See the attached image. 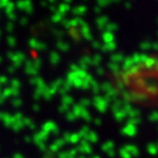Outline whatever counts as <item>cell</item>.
<instances>
[{
  "mask_svg": "<svg viewBox=\"0 0 158 158\" xmlns=\"http://www.w3.org/2000/svg\"><path fill=\"white\" fill-rule=\"evenodd\" d=\"M20 24L22 25V26H26V25L28 24V19H27V17H23V18H21V20H20Z\"/></svg>",
  "mask_w": 158,
  "mask_h": 158,
  "instance_id": "d6986e66",
  "label": "cell"
},
{
  "mask_svg": "<svg viewBox=\"0 0 158 158\" xmlns=\"http://www.w3.org/2000/svg\"><path fill=\"white\" fill-rule=\"evenodd\" d=\"M11 104L15 108H19V107H21L23 105V101H22V99H20V98H14V99L11 100Z\"/></svg>",
  "mask_w": 158,
  "mask_h": 158,
  "instance_id": "52a82bcc",
  "label": "cell"
},
{
  "mask_svg": "<svg viewBox=\"0 0 158 158\" xmlns=\"http://www.w3.org/2000/svg\"><path fill=\"white\" fill-rule=\"evenodd\" d=\"M9 2L10 1H7V0H0V9H5L9 4Z\"/></svg>",
  "mask_w": 158,
  "mask_h": 158,
  "instance_id": "5bb4252c",
  "label": "cell"
},
{
  "mask_svg": "<svg viewBox=\"0 0 158 158\" xmlns=\"http://www.w3.org/2000/svg\"><path fill=\"white\" fill-rule=\"evenodd\" d=\"M15 3L14 2H9V4L7 5V7L4 9L6 15H9V14H12V12H15Z\"/></svg>",
  "mask_w": 158,
  "mask_h": 158,
  "instance_id": "8992f818",
  "label": "cell"
},
{
  "mask_svg": "<svg viewBox=\"0 0 158 158\" xmlns=\"http://www.w3.org/2000/svg\"><path fill=\"white\" fill-rule=\"evenodd\" d=\"M11 90H12V97L19 98V96H20V89H18V88H11Z\"/></svg>",
  "mask_w": 158,
  "mask_h": 158,
  "instance_id": "ac0fdd59",
  "label": "cell"
},
{
  "mask_svg": "<svg viewBox=\"0 0 158 158\" xmlns=\"http://www.w3.org/2000/svg\"><path fill=\"white\" fill-rule=\"evenodd\" d=\"M24 140H25V142H26V143H27V142L29 143V142L31 141V138L30 137H27V135H26V137L24 138Z\"/></svg>",
  "mask_w": 158,
  "mask_h": 158,
  "instance_id": "603a6c76",
  "label": "cell"
},
{
  "mask_svg": "<svg viewBox=\"0 0 158 158\" xmlns=\"http://www.w3.org/2000/svg\"><path fill=\"white\" fill-rule=\"evenodd\" d=\"M38 44H39V42L35 38H31L29 40V46L31 47V48L37 49V47H38Z\"/></svg>",
  "mask_w": 158,
  "mask_h": 158,
  "instance_id": "7c38bea8",
  "label": "cell"
},
{
  "mask_svg": "<svg viewBox=\"0 0 158 158\" xmlns=\"http://www.w3.org/2000/svg\"><path fill=\"white\" fill-rule=\"evenodd\" d=\"M2 96L4 99H7L9 97H12V90L11 87H6L2 90Z\"/></svg>",
  "mask_w": 158,
  "mask_h": 158,
  "instance_id": "9c48e42d",
  "label": "cell"
},
{
  "mask_svg": "<svg viewBox=\"0 0 158 158\" xmlns=\"http://www.w3.org/2000/svg\"><path fill=\"white\" fill-rule=\"evenodd\" d=\"M24 127H25V125H24V123H23V120H21V121H17V122H15V124L11 126V129L15 132H19V131H21Z\"/></svg>",
  "mask_w": 158,
  "mask_h": 158,
  "instance_id": "5b68a950",
  "label": "cell"
},
{
  "mask_svg": "<svg viewBox=\"0 0 158 158\" xmlns=\"http://www.w3.org/2000/svg\"><path fill=\"white\" fill-rule=\"evenodd\" d=\"M0 88H1V85H0Z\"/></svg>",
  "mask_w": 158,
  "mask_h": 158,
  "instance_id": "4316f807",
  "label": "cell"
},
{
  "mask_svg": "<svg viewBox=\"0 0 158 158\" xmlns=\"http://www.w3.org/2000/svg\"><path fill=\"white\" fill-rule=\"evenodd\" d=\"M7 18H8L9 22H12V23H14V21L17 20V15H15V12H12V14L7 15Z\"/></svg>",
  "mask_w": 158,
  "mask_h": 158,
  "instance_id": "e0dca14e",
  "label": "cell"
},
{
  "mask_svg": "<svg viewBox=\"0 0 158 158\" xmlns=\"http://www.w3.org/2000/svg\"><path fill=\"white\" fill-rule=\"evenodd\" d=\"M10 87L11 88H18V89H20L21 87V81L19 80L17 78H14L10 80Z\"/></svg>",
  "mask_w": 158,
  "mask_h": 158,
  "instance_id": "ba28073f",
  "label": "cell"
},
{
  "mask_svg": "<svg viewBox=\"0 0 158 158\" xmlns=\"http://www.w3.org/2000/svg\"><path fill=\"white\" fill-rule=\"evenodd\" d=\"M12 158H25V157H24L23 155H22L21 153H15V155H14V157H12Z\"/></svg>",
  "mask_w": 158,
  "mask_h": 158,
  "instance_id": "44dd1931",
  "label": "cell"
},
{
  "mask_svg": "<svg viewBox=\"0 0 158 158\" xmlns=\"http://www.w3.org/2000/svg\"><path fill=\"white\" fill-rule=\"evenodd\" d=\"M2 61H3V59H2V56H0V63H2Z\"/></svg>",
  "mask_w": 158,
  "mask_h": 158,
  "instance_id": "d4e9b609",
  "label": "cell"
},
{
  "mask_svg": "<svg viewBox=\"0 0 158 158\" xmlns=\"http://www.w3.org/2000/svg\"><path fill=\"white\" fill-rule=\"evenodd\" d=\"M14 116H15V120H17V121H21V120L24 119L23 113H21V112H17Z\"/></svg>",
  "mask_w": 158,
  "mask_h": 158,
  "instance_id": "9a60e30c",
  "label": "cell"
},
{
  "mask_svg": "<svg viewBox=\"0 0 158 158\" xmlns=\"http://www.w3.org/2000/svg\"><path fill=\"white\" fill-rule=\"evenodd\" d=\"M33 109H34V110H36V111H37V110L39 109V108H38V105H34V106H33Z\"/></svg>",
  "mask_w": 158,
  "mask_h": 158,
  "instance_id": "cb8c5ba5",
  "label": "cell"
},
{
  "mask_svg": "<svg viewBox=\"0 0 158 158\" xmlns=\"http://www.w3.org/2000/svg\"><path fill=\"white\" fill-rule=\"evenodd\" d=\"M4 115H5V112L0 111V121H2V120H3V118H4Z\"/></svg>",
  "mask_w": 158,
  "mask_h": 158,
  "instance_id": "7402d4cb",
  "label": "cell"
},
{
  "mask_svg": "<svg viewBox=\"0 0 158 158\" xmlns=\"http://www.w3.org/2000/svg\"><path fill=\"white\" fill-rule=\"evenodd\" d=\"M6 41H7V44L10 47H15V44H17V39L15 38L14 36H8L7 38H6Z\"/></svg>",
  "mask_w": 158,
  "mask_h": 158,
  "instance_id": "8fae6325",
  "label": "cell"
},
{
  "mask_svg": "<svg viewBox=\"0 0 158 158\" xmlns=\"http://www.w3.org/2000/svg\"><path fill=\"white\" fill-rule=\"evenodd\" d=\"M8 82V79H7V77L6 76H3V75H1L0 76V85H4V84H6Z\"/></svg>",
  "mask_w": 158,
  "mask_h": 158,
  "instance_id": "2e32d148",
  "label": "cell"
},
{
  "mask_svg": "<svg viewBox=\"0 0 158 158\" xmlns=\"http://www.w3.org/2000/svg\"><path fill=\"white\" fill-rule=\"evenodd\" d=\"M25 72H26V74L28 75H36V68L34 67V64H33V61H27L26 64H25Z\"/></svg>",
  "mask_w": 158,
  "mask_h": 158,
  "instance_id": "277c9868",
  "label": "cell"
},
{
  "mask_svg": "<svg viewBox=\"0 0 158 158\" xmlns=\"http://www.w3.org/2000/svg\"><path fill=\"white\" fill-rule=\"evenodd\" d=\"M15 7L25 11L26 14H32L33 11V5L30 1H19L15 3Z\"/></svg>",
  "mask_w": 158,
  "mask_h": 158,
  "instance_id": "7a4b0ae2",
  "label": "cell"
},
{
  "mask_svg": "<svg viewBox=\"0 0 158 158\" xmlns=\"http://www.w3.org/2000/svg\"><path fill=\"white\" fill-rule=\"evenodd\" d=\"M2 122H3V124L6 126V127H10L11 128V126L14 125L15 122H17V120H15L14 115H10L9 113L5 112L4 118H3Z\"/></svg>",
  "mask_w": 158,
  "mask_h": 158,
  "instance_id": "3957f363",
  "label": "cell"
},
{
  "mask_svg": "<svg viewBox=\"0 0 158 158\" xmlns=\"http://www.w3.org/2000/svg\"><path fill=\"white\" fill-rule=\"evenodd\" d=\"M15 29V24L12 23V22H8L7 24H6V31H7L8 33H11L12 31Z\"/></svg>",
  "mask_w": 158,
  "mask_h": 158,
  "instance_id": "4fadbf2b",
  "label": "cell"
},
{
  "mask_svg": "<svg viewBox=\"0 0 158 158\" xmlns=\"http://www.w3.org/2000/svg\"><path fill=\"white\" fill-rule=\"evenodd\" d=\"M1 34H2V32H1V30H0V36H1Z\"/></svg>",
  "mask_w": 158,
  "mask_h": 158,
  "instance_id": "484cf974",
  "label": "cell"
},
{
  "mask_svg": "<svg viewBox=\"0 0 158 158\" xmlns=\"http://www.w3.org/2000/svg\"><path fill=\"white\" fill-rule=\"evenodd\" d=\"M7 58L12 62V66L15 69L20 68L21 65L23 64V62L26 61V56H25L24 52H8Z\"/></svg>",
  "mask_w": 158,
  "mask_h": 158,
  "instance_id": "6da1fadb",
  "label": "cell"
},
{
  "mask_svg": "<svg viewBox=\"0 0 158 158\" xmlns=\"http://www.w3.org/2000/svg\"><path fill=\"white\" fill-rule=\"evenodd\" d=\"M15 70H17V69H15L12 65L10 66V67H8V68H7V72H8V73H10V74L15 73Z\"/></svg>",
  "mask_w": 158,
  "mask_h": 158,
  "instance_id": "ffe728a7",
  "label": "cell"
},
{
  "mask_svg": "<svg viewBox=\"0 0 158 158\" xmlns=\"http://www.w3.org/2000/svg\"><path fill=\"white\" fill-rule=\"evenodd\" d=\"M23 123H24V125L25 126H29L30 128H34L35 127V125H34V123H33V121L31 120L30 118H28V117H24V119H23Z\"/></svg>",
  "mask_w": 158,
  "mask_h": 158,
  "instance_id": "30bf717a",
  "label": "cell"
}]
</instances>
